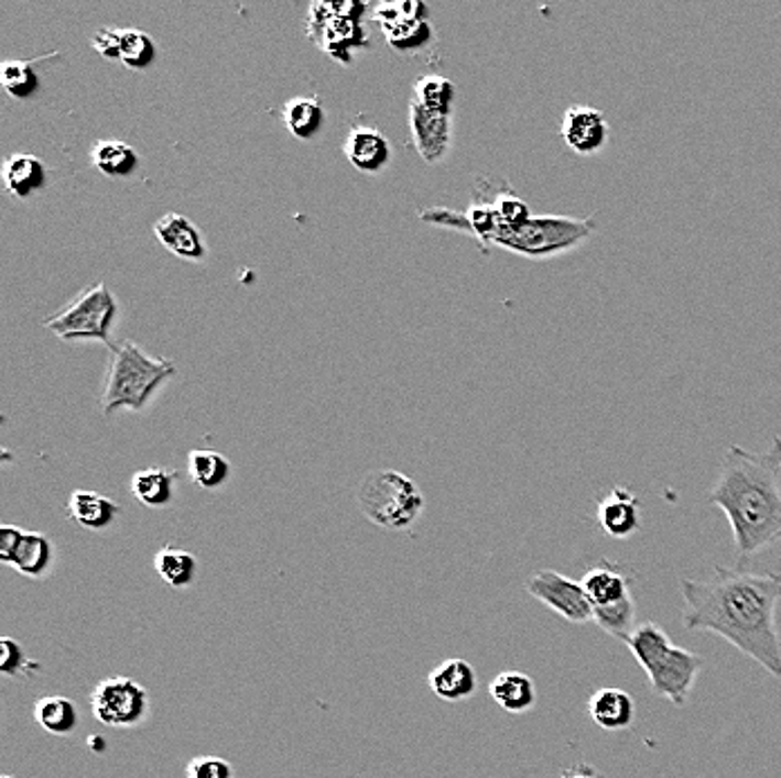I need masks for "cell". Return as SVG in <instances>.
<instances>
[{
  "mask_svg": "<svg viewBox=\"0 0 781 778\" xmlns=\"http://www.w3.org/2000/svg\"><path fill=\"white\" fill-rule=\"evenodd\" d=\"M683 624L724 637L772 678L781 680V637L777 606L781 574L714 568L709 579H683Z\"/></svg>",
  "mask_w": 781,
  "mask_h": 778,
  "instance_id": "cell-1",
  "label": "cell"
},
{
  "mask_svg": "<svg viewBox=\"0 0 781 778\" xmlns=\"http://www.w3.org/2000/svg\"><path fill=\"white\" fill-rule=\"evenodd\" d=\"M707 498L728 516L739 570L781 544V436L766 451L733 445Z\"/></svg>",
  "mask_w": 781,
  "mask_h": 778,
  "instance_id": "cell-2",
  "label": "cell"
},
{
  "mask_svg": "<svg viewBox=\"0 0 781 778\" xmlns=\"http://www.w3.org/2000/svg\"><path fill=\"white\" fill-rule=\"evenodd\" d=\"M625 644L644 671L651 691L674 706H685L703 671V657L676 646L655 622L638 624Z\"/></svg>",
  "mask_w": 781,
  "mask_h": 778,
  "instance_id": "cell-3",
  "label": "cell"
},
{
  "mask_svg": "<svg viewBox=\"0 0 781 778\" xmlns=\"http://www.w3.org/2000/svg\"><path fill=\"white\" fill-rule=\"evenodd\" d=\"M112 350L115 354L101 397V408L106 415L119 408L142 410L155 391L177 373L175 364L169 359H153L131 341Z\"/></svg>",
  "mask_w": 781,
  "mask_h": 778,
  "instance_id": "cell-4",
  "label": "cell"
},
{
  "mask_svg": "<svg viewBox=\"0 0 781 778\" xmlns=\"http://www.w3.org/2000/svg\"><path fill=\"white\" fill-rule=\"evenodd\" d=\"M595 229L597 224L593 218L555 216V213L532 216L519 229L499 235L492 243V248H501L525 259L544 261L582 248L595 233Z\"/></svg>",
  "mask_w": 781,
  "mask_h": 778,
  "instance_id": "cell-5",
  "label": "cell"
},
{
  "mask_svg": "<svg viewBox=\"0 0 781 778\" xmlns=\"http://www.w3.org/2000/svg\"><path fill=\"white\" fill-rule=\"evenodd\" d=\"M357 507L367 521L384 529H406L425 509L423 492L395 469L371 471L357 490Z\"/></svg>",
  "mask_w": 781,
  "mask_h": 778,
  "instance_id": "cell-6",
  "label": "cell"
},
{
  "mask_svg": "<svg viewBox=\"0 0 781 778\" xmlns=\"http://www.w3.org/2000/svg\"><path fill=\"white\" fill-rule=\"evenodd\" d=\"M115 315L112 292L104 283H97L82 292L62 315L47 319L45 328L62 341H101L110 346Z\"/></svg>",
  "mask_w": 781,
  "mask_h": 778,
  "instance_id": "cell-7",
  "label": "cell"
},
{
  "mask_svg": "<svg viewBox=\"0 0 781 778\" xmlns=\"http://www.w3.org/2000/svg\"><path fill=\"white\" fill-rule=\"evenodd\" d=\"M365 6L359 3H315L308 17L311 39L337 62L348 64L350 52L367 45L362 25Z\"/></svg>",
  "mask_w": 781,
  "mask_h": 778,
  "instance_id": "cell-8",
  "label": "cell"
},
{
  "mask_svg": "<svg viewBox=\"0 0 781 778\" xmlns=\"http://www.w3.org/2000/svg\"><path fill=\"white\" fill-rule=\"evenodd\" d=\"M149 691L131 678H104L90 693V709L106 727H135L149 715Z\"/></svg>",
  "mask_w": 781,
  "mask_h": 778,
  "instance_id": "cell-9",
  "label": "cell"
},
{
  "mask_svg": "<svg viewBox=\"0 0 781 778\" xmlns=\"http://www.w3.org/2000/svg\"><path fill=\"white\" fill-rule=\"evenodd\" d=\"M528 594L532 600L542 602L549 606L555 615L564 617L568 624H588L593 622V602L588 600V594L582 585V581H575L557 570H536L528 583H525Z\"/></svg>",
  "mask_w": 781,
  "mask_h": 778,
  "instance_id": "cell-10",
  "label": "cell"
},
{
  "mask_svg": "<svg viewBox=\"0 0 781 778\" xmlns=\"http://www.w3.org/2000/svg\"><path fill=\"white\" fill-rule=\"evenodd\" d=\"M609 135V119L599 108L586 103H573L566 108L562 119V140L573 153L595 155L607 146Z\"/></svg>",
  "mask_w": 781,
  "mask_h": 778,
  "instance_id": "cell-11",
  "label": "cell"
},
{
  "mask_svg": "<svg viewBox=\"0 0 781 778\" xmlns=\"http://www.w3.org/2000/svg\"><path fill=\"white\" fill-rule=\"evenodd\" d=\"M411 138L427 164H438L452 146V114H438L411 101Z\"/></svg>",
  "mask_w": 781,
  "mask_h": 778,
  "instance_id": "cell-12",
  "label": "cell"
},
{
  "mask_svg": "<svg viewBox=\"0 0 781 778\" xmlns=\"http://www.w3.org/2000/svg\"><path fill=\"white\" fill-rule=\"evenodd\" d=\"M597 523L618 541L631 538L642 527L640 498L627 487H614L597 505Z\"/></svg>",
  "mask_w": 781,
  "mask_h": 778,
  "instance_id": "cell-13",
  "label": "cell"
},
{
  "mask_svg": "<svg viewBox=\"0 0 781 778\" xmlns=\"http://www.w3.org/2000/svg\"><path fill=\"white\" fill-rule=\"evenodd\" d=\"M590 721L605 732H625L636 723V700L618 687L597 689L588 698Z\"/></svg>",
  "mask_w": 781,
  "mask_h": 778,
  "instance_id": "cell-14",
  "label": "cell"
},
{
  "mask_svg": "<svg viewBox=\"0 0 781 778\" xmlns=\"http://www.w3.org/2000/svg\"><path fill=\"white\" fill-rule=\"evenodd\" d=\"M153 233L158 241L177 259L185 261H203L207 250L198 227L180 213H166L153 224Z\"/></svg>",
  "mask_w": 781,
  "mask_h": 778,
  "instance_id": "cell-15",
  "label": "cell"
},
{
  "mask_svg": "<svg viewBox=\"0 0 781 778\" xmlns=\"http://www.w3.org/2000/svg\"><path fill=\"white\" fill-rule=\"evenodd\" d=\"M344 155L352 168L362 173H378L389 164L391 149L378 129L352 127L344 142Z\"/></svg>",
  "mask_w": 781,
  "mask_h": 778,
  "instance_id": "cell-16",
  "label": "cell"
},
{
  "mask_svg": "<svg viewBox=\"0 0 781 778\" xmlns=\"http://www.w3.org/2000/svg\"><path fill=\"white\" fill-rule=\"evenodd\" d=\"M430 689L436 698L445 702H463L469 700L478 689V678L474 667L460 657L441 662L430 673Z\"/></svg>",
  "mask_w": 781,
  "mask_h": 778,
  "instance_id": "cell-17",
  "label": "cell"
},
{
  "mask_svg": "<svg viewBox=\"0 0 781 778\" xmlns=\"http://www.w3.org/2000/svg\"><path fill=\"white\" fill-rule=\"evenodd\" d=\"M582 585L588 594V600L593 602L595 609L599 606H611L622 600H627L631 592V577L627 572H620L616 566L599 563L582 577Z\"/></svg>",
  "mask_w": 781,
  "mask_h": 778,
  "instance_id": "cell-18",
  "label": "cell"
},
{
  "mask_svg": "<svg viewBox=\"0 0 781 778\" xmlns=\"http://www.w3.org/2000/svg\"><path fill=\"white\" fill-rule=\"evenodd\" d=\"M3 179H6V189L14 198L28 200L32 194L43 189L45 166L36 155L14 153L3 164Z\"/></svg>",
  "mask_w": 781,
  "mask_h": 778,
  "instance_id": "cell-19",
  "label": "cell"
},
{
  "mask_svg": "<svg viewBox=\"0 0 781 778\" xmlns=\"http://www.w3.org/2000/svg\"><path fill=\"white\" fill-rule=\"evenodd\" d=\"M68 514L84 529L101 532L115 523V518L119 516V505L97 492L77 490L70 494Z\"/></svg>",
  "mask_w": 781,
  "mask_h": 778,
  "instance_id": "cell-20",
  "label": "cell"
},
{
  "mask_svg": "<svg viewBox=\"0 0 781 778\" xmlns=\"http://www.w3.org/2000/svg\"><path fill=\"white\" fill-rule=\"evenodd\" d=\"M492 700L508 713H525L536 704L534 680L521 671H503L490 682Z\"/></svg>",
  "mask_w": 781,
  "mask_h": 778,
  "instance_id": "cell-21",
  "label": "cell"
},
{
  "mask_svg": "<svg viewBox=\"0 0 781 778\" xmlns=\"http://www.w3.org/2000/svg\"><path fill=\"white\" fill-rule=\"evenodd\" d=\"M34 721L52 736H70L79 727V709L70 698L45 695L34 704Z\"/></svg>",
  "mask_w": 781,
  "mask_h": 778,
  "instance_id": "cell-22",
  "label": "cell"
},
{
  "mask_svg": "<svg viewBox=\"0 0 781 778\" xmlns=\"http://www.w3.org/2000/svg\"><path fill=\"white\" fill-rule=\"evenodd\" d=\"M90 162L101 175L110 179H127L140 166V157L135 149L127 142H117V140L97 142L90 151Z\"/></svg>",
  "mask_w": 781,
  "mask_h": 778,
  "instance_id": "cell-23",
  "label": "cell"
},
{
  "mask_svg": "<svg viewBox=\"0 0 781 778\" xmlns=\"http://www.w3.org/2000/svg\"><path fill=\"white\" fill-rule=\"evenodd\" d=\"M12 568L30 579H43L54 568V544L41 532H25Z\"/></svg>",
  "mask_w": 781,
  "mask_h": 778,
  "instance_id": "cell-24",
  "label": "cell"
},
{
  "mask_svg": "<svg viewBox=\"0 0 781 778\" xmlns=\"http://www.w3.org/2000/svg\"><path fill=\"white\" fill-rule=\"evenodd\" d=\"M324 106L319 97H294L283 106V122L285 129L296 140H313L324 127Z\"/></svg>",
  "mask_w": 781,
  "mask_h": 778,
  "instance_id": "cell-25",
  "label": "cell"
},
{
  "mask_svg": "<svg viewBox=\"0 0 781 778\" xmlns=\"http://www.w3.org/2000/svg\"><path fill=\"white\" fill-rule=\"evenodd\" d=\"M173 485H175V473L166 471L162 467L142 469L131 478L133 496L144 507H151V509H162V507L171 505Z\"/></svg>",
  "mask_w": 781,
  "mask_h": 778,
  "instance_id": "cell-26",
  "label": "cell"
},
{
  "mask_svg": "<svg viewBox=\"0 0 781 778\" xmlns=\"http://www.w3.org/2000/svg\"><path fill=\"white\" fill-rule=\"evenodd\" d=\"M155 572L169 588L185 590L198 577V559L187 550L169 546L155 555Z\"/></svg>",
  "mask_w": 781,
  "mask_h": 778,
  "instance_id": "cell-27",
  "label": "cell"
},
{
  "mask_svg": "<svg viewBox=\"0 0 781 778\" xmlns=\"http://www.w3.org/2000/svg\"><path fill=\"white\" fill-rule=\"evenodd\" d=\"M187 464H189V475H192L194 485H198L200 490H207V492L220 490L231 475L229 460L223 453L211 451V449H194L189 453Z\"/></svg>",
  "mask_w": 781,
  "mask_h": 778,
  "instance_id": "cell-28",
  "label": "cell"
},
{
  "mask_svg": "<svg viewBox=\"0 0 781 778\" xmlns=\"http://www.w3.org/2000/svg\"><path fill=\"white\" fill-rule=\"evenodd\" d=\"M54 52L39 56L36 62H23V58H6L3 64H0V84H3L6 92L14 99H30L36 90H39V75L34 73V66L39 62H47L52 58Z\"/></svg>",
  "mask_w": 781,
  "mask_h": 778,
  "instance_id": "cell-29",
  "label": "cell"
},
{
  "mask_svg": "<svg viewBox=\"0 0 781 778\" xmlns=\"http://www.w3.org/2000/svg\"><path fill=\"white\" fill-rule=\"evenodd\" d=\"M593 622L607 635H611L620 642H627V637L638 628V604L633 600V594H629L627 600H622L618 604L595 609Z\"/></svg>",
  "mask_w": 781,
  "mask_h": 778,
  "instance_id": "cell-30",
  "label": "cell"
},
{
  "mask_svg": "<svg viewBox=\"0 0 781 778\" xmlns=\"http://www.w3.org/2000/svg\"><path fill=\"white\" fill-rule=\"evenodd\" d=\"M413 101L432 112L452 114V108L456 101V86H454V81H449L441 75H425V77H420L413 86Z\"/></svg>",
  "mask_w": 781,
  "mask_h": 778,
  "instance_id": "cell-31",
  "label": "cell"
},
{
  "mask_svg": "<svg viewBox=\"0 0 781 778\" xmlns=\"http://www.w3.org/2000/svg\"><path fill=\"white\" fill-rule=\"evenodd\" d=\"M382 34L387 39V43L395 50V52H415L423 50L430 41H432V23L430 21H420V19H406V21H395V23H387L380 25Z\"/></svg>",
  "mask_w": 781,
  "mask_h": 778,
  "instance_id": "cell-32",
  "label": "cell"
},
{
  "mask_svg": "<svg viewBox=\"0 0 781 778\" xmlns=\"http://www.w3.org/2000/svg\"><path fill=\"white\" fill-rule=\"evenodd\" d=\"M158 56L153 39L142 30H122V62L131 70H147Z\"/></svg>",
  "mask_w": 781,
  "mask_h": 778,
  "instance_id": "cell-33",
  "label": "cell"
},
{
  "mask_svg": "<svg viewBox=\"0 0 781 778\" xmlns=\"http://www.w3.org/2000/svg\"><path fill=\"white\" fill-rule=\"evenodd\" d=\"M492 207H495V213H497V220H499V235L519 229L523 222H528L532 218L530 207L512 191H501L492 200ZM497 238H495V241H497Z\"/></svg>",
  "mask_w": 781,
  "mask_h": 778,
  "instance_id": "cell-34",
  "label": "cell"
},
{
  "mask_svg": "<svg viewBox=\"0 0 781 778\" xmlns=\"http://www.w3.org/2000/svg\"><path fill=\"white\" fill-rule=\"evenodd\" d=\"M30 669H34V665L30 662V657L21 646V642L12 637L0 639V671H3V676L21 678L28 676Z\"/></svg>",
  "mask_w": 781,
  "mask_h": 778,
  "instance_id": "cell-35",
  "label": "cell"
},
{
  "mask_svg": "<svg viewBox=\"0 0 781 778\" xmlns=\"http://www.w3.org/2000/svg\"><path fill=\"white\" fill-rule=\"evenodd\" d=\"M373 17H376V21L380 25L395 23V21H406V19L430 21V10H427L425 3H420V0H402V3H382V6H378Z\"/></svg>",
  "mask_w": 781,
  "mask_h": 778,
  "instance_id": "cell-36",
  "label": "cell"
},
{
  "mask_svg": "<svg viewBox=\"0 0 781 778\" xmlns=\"http://www.w3.org/2000/svg\"><path fill=\"white\" fill-rule=\"evenodd\" d=\"M187 778H236L234 767L218 756H196L187 765Z\"/></svg>",
  "mask_w": 781,
  "mask_h": 778,
  "instance_id": "cell-37",
  "label": "cell"
},
{
  "mask_svg": "<svg viewBox=\"0 0 781 778\" xmlns=\"http://www.w3.org/2000/svg\"><path fill=\"white\" fill-rule=\"evenodd\" d=\"M90 41H93V47L104 58H108V62H119V58H122V30L99 28Z\"/></svg>",
  "mask_w": 781,
  "mask_h": 778,
  "instance_id": "cell-38",
  "label": "cell"
},
{
  "mask_svg": "<svg viewBox=\"0 0 781 778\" xmlns=\"http://www.w3.org/2000/svg\"><path fill=\"white\" fill-rule=\"evenodd\" d=\"M25 529L17 527V525H3L0 527V561L12 568L14 557L19 552V546L23 541Z\"/></svg>",
  "mask_w": 781,
  "mask_h": 778,
  "instance_id": "cell-39",
  "label": "cell"
},
{
  "mask_svg": "<svg viewBox=\"0 0 781 778\" xmlns=\"http://www.w3.org/2000/svg\"><path fill=\"white\" fill-rule=\"evenodd\" d=\"M560 778H599V776L595 774V769H593L590 765L579 763V765L566 767V769L562 771V776H560Z\"/></svg>",
  "mask_w": 781,
  "mask_h": 778,
  "instance_id": "cell-40",
  "label": "cell"
},
{
  "mask_svg": "<svg viewBox=\"0 0 781 778\" xmlns=\"http://www.w3.org/2000/svg\"><path fill=\"white\" fill-rule=\"evenodd\" d=\"M88 747H93V749H97V752L101 754V752L106 749V741H104L101 736H95V738H90V741H88Z\"/></svg>",
  "mask_w": 781,
  "mask_h": 778,
  "instance_id": "cell-41",
  "label": "cell"
},
{
  "mask_svg": "<svg viewBox=\"0 0 781 778\" xmlns=\"http://www.w3.org/2000/svg\"><path fill=\"white\" fill-rule=\"evenodd\" d=\"M3 778H14V776H10V774H6V776H3Z\"/></svg>",
  "mask_w": 781,
  "mask_h": 778,
  "instance_id": "cell-42",
  "label": "cell"
}]
</instances>
